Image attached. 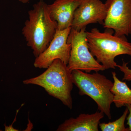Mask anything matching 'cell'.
Wrapping results in <instances>:
<instances>
[{"label": "cell", "mask_w": 131, "mask_h": 131, "mask_svg": "<svg viewBox=\"0 0 131 131\" xmlns=\"http://www.w3.org/2000/svg\"><path fill=\"white\" fill-rule=\"evenodd\" d=\"M22 33L28 47L37 57L47 49L54 38L57 28L50 15L48 5L40 0L28 12Z\"/></svg>", "instance_id": "1"}, {"label": "cell", "mask_w": 131, "mask_h": 131, "mask_svg": "<svg viewBox=\"0 0 131 131\" xmlns=\"http://www.w3.org/2000/svg\"><path fill=\"white\" fill-rule=\"evenodd\" d=\"M113 32L111 29L101 32L97 28L86 32L90 51L105 70L115 69L117 64L114 60L116 57L125 54L131 57V43L125 36L117 37L113 35Z\"/></svg>", "instance_id": "2"}, {"label": "cell", "mask_w": 131, "mask_h": 131, "mask_svg": "<svg viewBox=\"0 0 131 131\" xmlns=\"http://www.w3.org/2000/svg\"><path fill=\"white\" fill-rule=\"evenodd\" d=\"M25 84H34L44 89L51 96L61 101L70 109L73 107L71 92L73 82L71 72L67 64L57 59L44 73L36 77L24 80Z\"/></svg>", "instance_id": "3"}, {"label": "cell", "mask_w": 131, "mask_h": 131, "mask_svg": "<svg viewBox=\"0 0 131 131\" xmlns=\"http://www.w3.org/2000/svg\"><path fill=\"white\" fill-rule=\"evenodd\" d=\"M73 84L78 88L80 95H86L92 98L98 109L112 118L110 108L113 102V94L111 89L113 83L98 72L89 74L79 70L71 71Z\"/></svg>", "instance_id": "4"}, {"label": "cell", "mask_w": 131, "mask_h": 131, "mask_svg": "<svg viewBox=\"0 0 131 131\" xmlns=\"http://www.w3.org/2000/svg\"><path fill=\"white\" fill-rule=\"evenodd\" d=\"M86 28L80 31L71 28L68 38L71 45L70 57L67 66L71 72L75 70L90 73L103 71L105 69L97 62L90 51L86 38Z\"/></svg>", "instance_id": "5"}, {"label": "cell", "mask_w": 131, "mask_h": 131, "mask_svg": "<svg viewBox=\"0 0 131 131\" xmlns=\"http://www.w3.org/2000/svg\"><path fill=\"white\" fill-rule=\"evenodd\" d=\"M107 14L103 27L112 29L115 36L131 34V0H106Z\"/></svg>", "instance_id": "6"}, {"label": "cell", "mask_w": 131, "mask_h": 131, "mask_svg": "<svg viewBox=\"0 0 131 131\" xmlns=\"http://www.w3.org/2000/svg\"><path fill=\"white\" fill-rule=\"evenodd\" d=\"M71 29V27L62 30H57L47 49L35 58L34 63L35 68L47 69L57 59H60L68 65L71 45L67 41Z\"/></svg>", "instance_id": "7"}, {"label": "cell", "mask_w": 131, "mask_h": 131, "mask_svg": "<svg viewBox=\"0 0 131 131\" xmlns=\"http://www.w3.org/2000/svg\"><path fill=\"white\" fill-rule=\"evenodd\" d=\"M107 11L105 4L100 0H82L75 11L71 28L80 31L90 24L103 25Z\"/></svg>", "instance_id": "8"}, {"label": "cell", "mask_w": 131, "mask_h": 131, "mask_svg": "<svg viewBox=\"0 0 131 131\" xmlns=\"http://www.w3.org/2000/svg\"><path fill=\"white\" fill-rule=\"evenodd\" d=\"M82 0H56L48 5L50 15L57 22V30H62L71 27L74 14Z\"/></svg>", "instance_id": "9"}, {"label": "cell", "mask_w": 131, "mask_h": 131, "mask_svg": "<svg viewBox=\"0 0 131 131\" xmlns=\"http://www.w3.org/2000/svg\"><path fill=\"white\" fill-rule=\"evenodd\" d=\"M104 114L97 112L92 114H81L76 118L66 120L59 126L57 131H98L100 121Z\"/></svg>", "instance_id": "10"}, {"label": "cell", "mask_w": 131, "mask_h": 131, "mask_svg": "<svg viewBox=\"0 0 131 131\" xmlns=\"http://www.w3.org/2000/svg\"><path fill=\"white\" fill-rule=\"evenodd\" d=\"M113 85L111 91L114 95L113 102L115 106L120 108L127 105H131V89L126 82L122 81L117 77L115 72L112 73Z\"/></svg>", "instance_id": "11"}, {"label": "cell", "mask_w": 131, "mask_h": 131, "mask_svg": "<svg viewBox=\"0 0 131 131\" xmlns=\"http://www.w3.org/2000/svg\"><path fill=\"white\" fill-rule=\"evenodd\" d=\"M128 113L129 111L126 107L122 116L118 119L108 123H100L99 126L102 131H130L129 127L126 128L125 125Z\"/></svg>", "instance_id": "12"}, {"label": "cell", "mask_w": 131, "mask_h": 131, "mask_svg": "<svg viewBox=\"0 0 131 131\" xmlns=\"http://www.w3.org/2000/svg\"><path fill=\"white\" fill-rule=\"evenodd\" d=\"M128 63H126L123 61L122 65L117 64V67L119 69V70L124 73V77L122 80L124 81H131V69L128 66Z\"/></svg>", "instance_id": "13"}, {"label": "cell", "mask_w": 131, "mask_h": 131, "mask_svg": "<svg viewBox=\"0 0 131 131\" xmlns=\"http://www.w3.org/2000/svg\"><path fill=\"white\" fill-rule=\"evenodd\" d=\"M129 111V114L127 117V124L129 126V128L131 131V105H127L125 106Z\"/></svg>", "instance_id": "14"}, {"label": "cell", "mask_w": 131, "mask_h": 131, "mask_svg": "<svg viewBox=\"0 0 131 131\" xmlns=\"http://www.w3.org/2000/svg\"><path fill=\"white\" fill-rule=\"evenodd\" d=\"M18 1L22 3H27L29 2L30 0H18Z\"/></svg>", "instance_id": "15"}]
</instances>
